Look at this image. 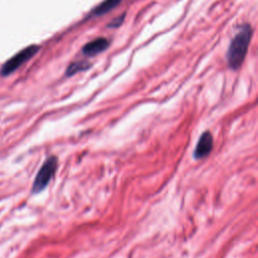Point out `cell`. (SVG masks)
<instances>
[{
	"label": "cell",
	"mask_w": 258,
	"mask_h": 258,
	"mask_svg": "<svg viewBox=\"0 0 258 258\" xmlns=\"http://www.w3.org/2000/svg\"><path fill=\"white\" fill-rule=\"evenodd\" d=\"M251 37L252 28L248 23L241 26L240 30L233 37L227 52L228 64L232 70H238L242 66L248 51Z\"/></svg>",
	"instance_id": "1"
},
{
	"label": "cell",
	"mask_w": 258,
	"mask_h": 258,
	"mask_svg": "<svg viewBox=\"0 0 258 258\" xmlns=\"http://www.w3.org/2000/svg\"><path fill=\"white\" fill-rule=\"evenodd\" d=\"M56 169H57V157L54 155L47 157L45 161L42 163L41 167L39 168L34 178L31 191L33 194H38L42 191L47 186L51 178L53 177Z\"/></svg>",
	"instance_id": "2"
},
{
	"label": "cell",
	"mask_w": 258,
	"mask_h": 258,
	"mask_svg": "<svg viewBox=\"0 0 258 258\" xmlns=\"http://www.w3.org/2000/svg\"><path fill=\"white\" fill-rule=\"evenodd\" d=\"M39 50V46L32 44L24 47L22 50L18 51L16 54H14L12 57H10L1 68V75L2 76H8L12 74L14 71H16L20 66H22L24 62H26L28 59H30L37 51Z\"/></svg>",
	"instance_id": "3"
},
{
	"label": "cell",
	"mask_w": 258,
	"mask_h": 258,
	"mask_svg": "<svg viewBox=\"0 0 258 258\" xmlns=\"http://www.w3.org/2000/svg\"><path fill=\"white\" fill-rule=\"evenodd\" d=\"M214 146L213 135L210 131H205L199 138L198 143L196 145V149L194 152V157L196 159L205 158L210 154Z\"/></svg>",
	"instance_id": "4"
},
{
	"label": "cell",
	"mask_w": 258,
	"mask_h": 258,
	"mask_svg": "<svg viewBox=\"0 0 258 258\" xmlns=\"http://www.w3.org/2000/svg\"><path fill=\"white\" fill-rule=\"evenodd\" d=\"M110 42L107 38L105 37H98L88 43H86L83 47V54L86 56H95L99 53H101L102 51H104L105 49L108 48Z\"/></svg>",
	"instance_id": "5"
},
{
	"label": "cell",
	"mask_w": 258,
	"mask_h": 258,
	"mask_svg": "<svg viewBox=\"0 0 258 258\" xmlns=\"http://www.w3.org/2000/svg\"><path fill=\"white\" fill-rule=\"evenodd\" d=\"M121 1L122 0H104L93 9L92 15L93 16H101V15L109 12L113 8H115L117 5L120 4Z\"/></svg>",
	"instance_id": "6"
},
{
	"label": "cell",
	"mask_w": 258,
	"mask_h": 258,
	"mask_svg": "<svg viewBox=\"0 0 258 258\" xmlns=\"http://www.w3.org/2000/svg\"><path fill=\"white\" fill-rule=\"evenodd\" d=\"M91 67V63L87 62V61H84V60H81V61H75V62H72L67 71H66V75L68 77H71V76H74L76 75L77 73L79 72H83V71H86L88 70L89 68Z\"/></svg>",
	"instance_id": "7"
},
{
	"label": "cell",
	"mask_w": 258,
	"mask_h": 258,
	"mask_svg": "<svg viewBox=\"0 0 258 258\" xmlns=\"http://www.w3.org/2000/svg\"><path fill=\"white\" fill-rule=\"evenodd\" d=\"M124 19H125V13H123L122 15H119L117 17H115L114 19H112L109 23H108V27L109 28H117L119 27L123 22H124Z\"/></svg>",
	"instance_id": "8"
}]
</instances>
